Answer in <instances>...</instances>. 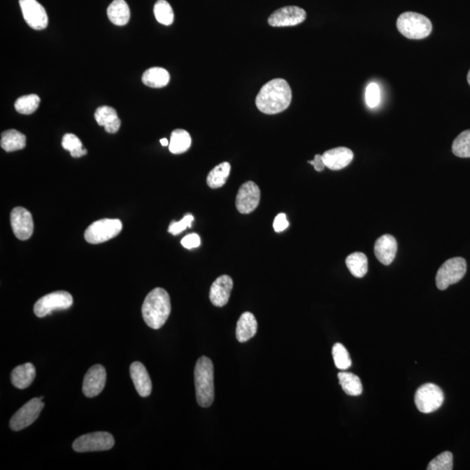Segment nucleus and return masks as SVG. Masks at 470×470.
<instances>
[{
	"mask_svg": "<svg viewBox=\"0 0 470 470\" xmlns=\"http://www.w3.org/2000/svg\"><path fill=\"white\" fill-rule=\"evenodd\" d=\"M467 78H468V82H469V86H470V70H469V72L468 73V77H467Z\"/></svg>",
	"mask_w": 470,
	"mask_h": 470,
	"instance_id": "79ce46f5",
	"label": "nucleus"
},
{
	"mask_svg": "<svg viewBox=\"0 0 470 470\" xmlns=\"http://www.w3.org/2000/svg\"><path fill=\"white\" fill-rule=\"evenodd\" d=\"M26 138L20 132L10 129L1 134L0 145L7 152L19 151L26 148Z\"/></svg>",
	"mask_w": 470,
	"mask_h": 470,
	"instance_id": "b1692460",
	"label": "nucleus"
},
{
	"mask_svg": "<svg viewBox=\"0 0 470 470\" xmlns=\"http://www.w3.org/2000/svg\"><path fill=\"white\" fill-rule=\"evenodd\" d=\"M381 100V91L377 84L372 82L366 89V102L368 107L375 108L378 106Z\"/></svg>",
	"mask_w": 470,
	"mask_h": 470,
	"instance_id": "c9c22d12",
	"label": "nucleus"
},
{
	"mask_svg": "<svg viewBox=\"0 0 470 470\" xmlns=\"http://www.w3.org/2000/svg\"><path fill=\"white\" fill-rule=\"evenodd\" d=\"M191 144V136L183 129H176L171 134L169 150L173 155L186 152L190 148Z\"/></svg>",
	"mask_w": 470,
	"mask_h": 470,
	"instance_id": "a878e982",
	"label": "nucleus"
},
{
	"mask_svg": "<svg viewBox=\"0 0 470 470\" xmlns=\"http://www.w3.org/2000/svg\"><path fill=\"white\" fill-rule=\"evenodd\" d=\"M260 201V190L253 181H247L240 187L236 196V207L240 214H247L256 210Z\"/></svg>",
	"mask_w": 470,
	"mask_h": 470,
	"instance_id": "f8f14e48",
	"label": "nucleus"
},
{
	"mask_svg": "<svg viewBox=\"0 0 470 470\" xmlns=\"http://www.w3.org/2000/svg\"><path fill=\"white\" fill-rule=\"evenodd\" d=\"M466 272L467 263L463 258L455 257L445 261L439 268L435 277L437 287L440 290H445L449 285L461 281L464 277Z\"/></svg>",
	"mask_w": 470,
	"mask_h": 470,
	"instance_id": "423d86ee",
	"label": "nucleus"
},
{
	"mask_svg": "<svg viewBox=\"0 0 470 470\" xmlns=\"http://www.w3.org/2000/svg\"><path fill=\"white\" fill-rule=\"evenodd\" d=\"M346 265L354 277L362 278L368 273V258L363 253L357 252L350 254L347 257Z\"/></svg>",
	"mask_w": 470,
	"mask_h": 470,
	"instance_id": "bb28decb",
	"label": "nucleus"
},
{
	"mask_svg": "<svg viewBox=\"0 0 470 470\" xmlns=\"http://www.w3.org/2000/svg\"><path fill=\"white\" fill-rule=\"evenodd\" d=\"M396 26L404 37L410 40H423L430 36L433 29L431 21L426 16L413 12L400 14Z\"/></svg>",
	"mask_w": 470,
	"mask_h": 470,
	"instance_id": "20e7f679",
	"label": "nucleus"
},
{
	"mask_svg": "<svg viewBox=\"0 0 470 470\" xmlns=\"http://www.w3.org/2000/svg\"><path fill=\"white\" fill-rule=\"evenodd\" d=\"M73 299L71 294L65 291L51 292L35 303L33 311L40 318L51 315L55 310H65L71 308Z\"/></svg>",
	"mask_w": 470,
	"mask_h": 470,
	"instance_id": "6e6552de",
	"label": "nucleus"
},
{
	"mask_svg": "<svg viewBox=\"0 0 470 470\" xmlns=\"http://www.w3.org/2000/svg\"><path fill=\"white\" fill-rule=\"evenodd\" d=\"M306 17L305 10L301 7L285 6L272 13L268 24L274 27L295 26L304 22Z\"/></svg>",
	"mask_w": 470,
	"mask_h": 470,
	"instance_id": "ddd939ff",
	"label": "nucleus"
},
{
	"mask_svg": "<svg viewBox=\"0 0 470 470\" xmlns=\"http://www.w3.org/2000/svg\"><path fill=\"white\" fill-rule=\"evenodd\" d=\"M19 6L28 26L37 31L44 30L47 27V13L37 0H19Z\"/></svg>",
	"mask_w": 470,
	"mask_h": 470,
	"instance_id": "9b49d317",
	"label": "nucleus"
},
{
	"mask_svg": "<svg viewBox=\"0 0 470 470\" xmlns=\"http://www.w3.org/2000/svg\"><path fill=\"white\" fill-rule=\"evenodd\" d=\"M94 117L97 123L104 127V130L109 134H115L120 127L121 121L113 107L104 106L97 108Z\"/></svg>",
	"mask_w": 470,
	"mask_h": 470,
	"instance_id": "aec40b11",
	"label": "nucleus"
},
{
	"mask_svg": "<svg viewBox=\"0 0 470 470\" xmlns=\"http://www.w3.org/2000/svg\"><path fill=\"white\" fill-rule=\"evenodd\" d=\"M340 385L343 391L350 396H358L362 393V384L357 375L348 372H340L338 374Z\"/></svg>",
	"mask_w": 470,
	"mask_h": 470,
	"instance_id": "cd10ccee",
	"label": "nucleus"
},
{
	"mask_svg": "<svg viewBox=\"0 0 470 470\" xmlns=\"http://www.w3.org/2000/svg\"><path fill=\"white\" fill-rule=\"evenodd\" d=\"M40 97L37 94H29V95L19 97L15 102V109L17 113L24 115L33 113L40 106Z\"/></svg>",
	"mask_w": 470,
	"mask_h": 470,
	"instance_id": "c756f323",
	"label": "nucleus"
},
{
	"mask_svg": "<svg viewBox=\"0 0 470 470\" xmlns=\"http://www.w3.org/2000/svg\"><path fill=\"white\" fill-rule=\"evenodd\" d=\"M428 470H451L453 469L452 453L446 451L437 456L428 463Z\"/></svg>",
	"mask_w": 470,
	"mask_h": 470,
	"instance_id": "f704fd0d",
	"label": "nucleus"
},
{
	"mask_svg": "<svg viewBox=\"0 0 470 470\" xmlns=\"http://www.w3.org/2000/svg\"><path fill=\"white\" fill-rule=\"evenodd\" d=\"M333 358L334 364H336L338 369L340 370H346L350 368L352 365L351 358L347 348L341 343H336L334 345L332 350Z\"/></svg>",
	"mask_w": 470,
	"mask_h": 470,
	"instance_id": "72a5a7b5",
	"label": "nucleus"
},
{
	"mask_svg": "<svg viewBox=\"0 0 470 470\" xmlns=\"http://www.w3.org/2000/svg\"><path fill=\"white\" fill-rule=\"evenodd\" d=\"M107 16L116 26H125L130 20V9L125 0H114L107 8Z\"/></svg>",
	"mask_w": 470,
	"mask_h": 470,
	"instance_id": "5701e85b",
	"label": "nucleus"
},
{
	"mask_svg": "<svg viewBox=\"0 0 470 470\" xmlns=\"http://www.w3.org/2000/svg\"><path fill=\"white\" fill-rule=\"evenodd\" d=\"M322 158L327 169L336 171L343 169L350 165L354 159V153L350 148L340 146L327 150L323 153Z\"/></svg>",
	"mask_w": 470,
	"mask_h": 470,
	"instance_id": "f3484780",
	"label": "nucleus"
},
{
	"mask_svg": "<svg viewBox=\"0 0 470 470\" xmlns=\"http://www.w3.org/2000/svg\"><path fill=\"white\" fill-rule=\"evenodd\" d=\"M452 151L460 158H470V130L463 131L455 138Z\"/></svg>",
	"mask_w": 470,
	"mask_h": 470,
	"instance_id": "2f4dec72",
	"label": "nucleus"
},
{
	"mask_svg": "<svg viewBox=\"0 0 470 470\" xmlns=\"http://www.w3.org/2000/svg\"><path fill=\"white\" fill-rule=\"evenodd\" d=\"M194 216L191 214H187L180 221L171 223L169 228V233H172L173 235H178L182 233L184 230L191 228V223L194 221Z\"/></svg>",
	"mask_w": 470,
	"mask_h": 470,
	"instance_id": "e433bc0d",
	"label": "nucleus"
},
{
	"mask_svg": "<svg viewBox=\"0 0 470 470\" xmlns=\"http://www.w3.org/2000/svg\"><path fill=\"white\" fill-rule=\"evenodd\" d=\"M258 323L252 313L245 312L240 315L236 326V338L240 343H246L256 336Z\"/></svg>",
	"mask_w": 470,
	"mask_h": 470,
	"instance_id": "412c9836",
	"label": "nucleus"
},
{
	"mask_svg": "<svg viewBox=\"0 0 470 470\" xmlns=\"http://www.w3.org/2000/svg\"><path fill=\"white\" fill-rule=\"evenodd\" d=\"M118 219H103L93 222L85 232V239L90 244H100L115 238L122 230Z\"/></svg>",
	"mask_w": 470,
	"mask_h": 470,
	"instance_id": "39448f33",
	"label": "nucleus"
},
{
	"mask_svg": "<svg viewBox=\"0 0 470 470\" xmlns=\"http://www.w3.org/2000/svg\"><path fill=\"white\" fill-rule=\"evenodd\" d=\"M115 444L113 435L107 432H94L77 438L72 444L76 452H95L109 451Z\"/></svg>",
	"mask_w": 470,
	"mask_h": 470,
	"instance_id": "1a4fd4ad",
	"label": "nucleus"
},
{
	"mask_svg": "<svg viewBox=\"0 0 470 470\" xmlns=\"http://www.w3.org/2000/svg\"><path fill=\"white\" fill-rule=\"evenodd\" d=\"M10 225L17 239L26 240L33 233V219L31 212L24 207H15L10 212Z\"/></svg>",
	"mask_w": 470,
	"mask_h": 470,
	"instance_id": "4468645a",
	"label": "nucleus"
},
{
	"mask_svg": "<svg viewBox=\"0 0 470 470\" xmlns=\"http://www.w3.org/2000/svg\"><path fill=\"white\" fill-rule=\"evenodd\" d=\"M107 382V372L102 365H94L87 371L83 381L84 395L88 398L99 395Z\"/></svg>",
	"mask_w": 470,
	"mask_h": 470,
	"instance_id": "2eb2a0df",
	"label": "nucleus"
},
{
	"mask_svg": "<svg viewBox=\"0 0 470 470\" xmlns=\"http://www.w3.org/2000/svg\"><path fill=\"white\" fill-rule=\"evenodd\" d=\"M62 146L71 153L73 158H80L87 153V150L83 148L81 141L75 134H65L62 139Z\"/></svg>",
	"mask_w": 470,
	"mask_h": 470,
	"instance_id": "7c9ffc66",
	"label": "nucleus"
},
{
	"mask_svg": "<svg viewBox=\"0 0 470 470\" xmlns=\"http://www.w3.org/2000/svg\"><path fill=\"white\" fill-rule=\"evenodd\" d=\"M292 90L283 79H274L261 87L256 97V106L261 113L276 114L290 106Z\"/></svg>",
	"mask_w": 470,
	"mask_h": 470,
	"instance_id": "f257e3e1",
	"label": "nucleus"
},
{
	"mask_svg": "<svg viewBox=\"0 0 470 470\" xmlns=\"http://www.w3.org/2000/svg\"><path fill=\"white\" fill-rule=\"evenodd\" d=\"M160 143L163 146H169V141L165 138L160 139Z\"/></svg>",
	"mask_w": 470,
	"mask_h": 470,
	"instance_id": "a19ab883",
	"label": "nucleus"
},
{
	"mask_svg": "<svg viewBox=\"0 0 470 470\" xmlns=\"http://www.w3.org/2000/svg\"><path fill=\"white\" fill-rule=\"evenodd\" d=\"M233 287L232 278L228 275H221L216 279L211 285L210 294H209L212 305L221 308L228 304Z\"/></svg>",
	"mask_w": 470,
	"mask_h": 470,
	"instance_id": "dca6fc26",
	"label": "nucleus"
},
{
	"mask_svg": "<svg viewBox=\"0 0 470 470\" xmlns=\"http://www.w3.org/2000/svg\"><path fill=\"white\" fill-rule=\"evenodd\" d=\"M397 253V242L395 237L384 235L376 240L375 244V254L379 263L383 265H390L395 260Z\"/></svg>",
	"mask_w": 470,
	"mask_h": 470,
	"instance_id": "a211bd4d",
	"label": "nucleus"
},
{
	"mask_svg": "<svg viewBox=\"0 0 470 470\" xmlns=\"http://www.w3.org/2000/svg\"><path fill=\"white\" fill-rule=\"evenodd\" d=\"M230 171H231V166L228 162L219 164L208 174L207 178L208 187L216 189V188L224 186L228 179Z\"/></svg>",
	"mask_w": 470,
	"mask_h": 470,
	"instance_id": "c85d7f7f",
	"label": "nucleus"
},
{
	"mask_svg": "<svg viewBox=\"0 0 470 470\" xmlns=\"http://www.w3.org/2000/svg\"><path fill=\"white\" fill-rule=\"evenodd\" d=\"M308 163L311 164V165L315 167L317 172H322L326 167L325 163L323 162L322 155H316L315 159H313V160H309Z\"/></svg>",
	"mask_w": 470,
	"mask_h": 470,
	"instance_id": "ea45409f",
	"label": "nucleus"
},
{
	"mask_svg": "<svg viewBox=\"0 0 470 470\" xmlns=\"http://www.w3.org/2000/svg\"><path fill=\"white\" fill-rule=\"evenodd\" d=\"M153 13H155L156 19L159 23L165 24V26H170L173 24L174 19L173 10L170 3L166 0L157 1L155 8H153Z\"/></svg>",
	"mask_w": 470,
	"mask_h": 470,
	"instance_id": "473e14b6",
	"label": "nucleus"
},
{
	"mask_svg": "<svg viewBox=\"0 0 470 470\" xmlns=\"http://www.w3.org/2000/svg\"><path fill=\"white\" fill-rule=\"evenodd\" d=\"M214 364L207 357H202L194 368V383L196 399L202 407H210L214 400Z\"/></svg>",
	"mask_w": 470,
	"mask_h": 470,
	"instance_id": "7ed1b4c3",
	"label": "nucleus"
},
{
	"mask_svg": "<svg viewBox=\"0 0 470 470\" xmlns=\"http://www.w3.org/2000/svg\"><path fill=\"white\" fill-rule=\"evenodd\" d=\"M172 310L170 296L165 289L157 288L146 296L142 305V316L146 325L159 329L166 322Z\"/></svg>",
	"mask_w": 470,
	"mask_h": 470,
	"instance_id": "f03ea898",
	"label": "nucleus"
},
{
	"mask_svg": "<svg viewBox=\"0 0 470 470\" xmlns=\"http://www.w3.org/2000/svg\"><path fill=\"white\" fill-rule=\"evenodd\" d=\"M44 407L43 397L31 399L10 418V428L13 431H20L30 426L40 416Z\"/></svg>",
	"mask_w": 470,
	"mask_h": 470,
	"instance_id": "9d476101",
	"label": "nucleus"
},
{
	"mask_svg": "<svg viewBox=\"0 0 470 470\" xmlns=\"http://www.w3.org/2000/svg\"><path fill=\"white\" fill-rule=\"evenodd\" d=\"M181 245L187 249H196V247L201 246L200 236L197 233H191V235L184 237L181 240Z\"/></svg>",
	"mask_w": 470,
	"mask_h": 470,
	"instance_id": "4c0bfd02",
	"label": "nucleus"
},
{
	"mask_svg": "<svg viewBox=\"0 0 470 470\" xmlns=\"http://www.w3.org/2000/svg\"><path fill=\"white\" fill-rule=\"evenodd\" d=\"M444 395L442 390L433 383H426L416 392L414 403L421 413L430 414L442 405Z\"/></svg>",
	"mask_w": 470,
	"mask_h": 470,
	"instance_id": "0eeeda50",
	"label": "nucleus"
},
{
	"mask_svg": "<svg viewBox=\"0 0 470 470\" xmlns=\"http://www.w3.org/2000/svg\"><path fill=\"white\" fill-rule=\"evenodd\" d=\"M130 375L136 390L141 397H148L152 393V382L148 370L144 365L139 361L132 363Z\"/></svg>",
	"mask_w": 470,
	"mask_h": 470,
	"instance_id": "6ab92c4d",
	"label": "nucleus"
},
{
	"mask_svg": "<svg viewBox=\"0 0 470 470\" xmlns=\"http://www.w3.org/2000/svg\"><path fill=\"white\" fill-rule=\"evenodd\" d=\"M36 376V369L31 363L17 366L13 369L10 379L14 386L19 389H24L31 385Z\"/></svg>",
	"mask_w": 470,
	"mask_h": 470,
	"instance_id": "4be33fe9",
	"label": "nucleus"
},
{
	"mask_svg": "<svg viewBox=\"0 0 470 470\" xmlns=\"http://www.w3.org/2000/svg\"><path fill=\"white\" fill-rule=\"evenodd\" d=\"M289 226V222L287 219V215L281 212L274 219V229L276 233L283 232Z\"/></svg>",
	"mask_w": 470,
	"mask_h": 470,
	"instance_id": "58836bf2",
	"label": "nucleus"
},
{
	"mask_svg": "<svg viewBox=\"0 0 470 470\" xmlns=\"http://www.w3.org/2000/svg\"><path fill=\"white\" fill-rule=\"evenodd\" d=\"M170 75L166 69L152 68L144 72L142 76V82L152 88H162L169 83Z\"/></svg>",
	"mask_w": 470,
	"mask_h": 470,
	"instance_id": "393cba45",
	"label": "nucleus"
}]
</instances>
